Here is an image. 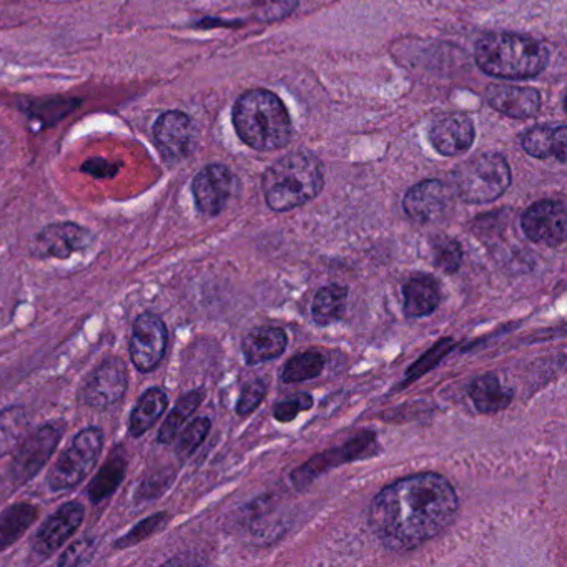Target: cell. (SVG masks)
I'll use <instances>...</instances> for the list:
<instances>
[{"label":"cell","instance_id":"obj_26","mask_svg":"<svg viewBox=\"0 0 567 567\" xmlns=\"http://www.w3.org/2000/svg\"><path fill=\"white\" fill-rule=\"evenodd\" d=\"M348 288L343 285H327L317 293L311 306V315L318 325L333 324L340 320L347 306Z\"/></svg>","mask_w":567,"mask_h":567},{"label":"cell","instance_id":"obj_8","mask_svg":"<svg viewBox=\"0 0 567 567\" xmlns=\"http://www.w3.org/2000/svg\"><path fill=\"white\" fill-rule=\"evenodd\" d=\"M169 331L157 315L144 314L135 320L131 338V358L140 373L154 372L166 354Z\"/></svg>","mask_w":567,"mask_h":567},{"label":"cell","instance_id":"obj_7","mask_svg":"<svg viewBox=\"0 0 567 567\" xmlns=\"http://www.w3.org/2000/svg\"><path fill=\"white\" fill-rule=\"evenodd\" d=\"M64 424L48 423L38 428L37 431L25 436L24 441L19 444L18 453L11 464V478L15 485H25V483L34 479L52 454L56 453L63 440Z\"/></svg>","mask_w":567,"mask_h":567},{"label":"cell","instance_id":"obj_12","mask_svg":"<svg viewBox=\"0 0 567 567\" xmlns=\"http://www.w3.org/2000/svg\"><path fill=\"white\" fill-rule=\"evenodd\" d=\"M83 521V506L80 502H66L45 521L35 536L32 554L35 559L45 560L54 556L73 534Z\"/></svg>","mask_w":567,"mask_h":567},{"label":"cell","instance_id":"obj_13","mask_svg":"<svg viewBox=\"0 0 567 567\" xmlns=\"http://www.w3.org/2000/svg\"><path fill=\"white\" fill-rule=\"evenodd\" d=\"M234 190V173L224 166L205 167L192 183L196 208L206 217L222 214L230 202Z\"/></svg>","mask_w":567,"mask_h":567},{"label":"cell","instance_id":"obj_3","mask_svg":"<svg viewBox=\"0 0 567 567\" xmlns=\"http://www.w3.org/2000/svg\"><path fill=\"white\" fill-rule=\"evenodd\" d=\"M325 185L324 163L311 151H293L267 170L263 193L275 212H288L318 196Z\"/></svg>","mask_w":567,"mask_h":567},{"label":"cell","instance_id":"obj_1","mask_svg":"<svg viewBox=\"0 0 567 567\" xmlns=\"http://www.w3.org/2000/svg\"><path fill=\"white\" fill-rule=\"evenodd\" d=\"M457 509L456 491L446 478L434 473L408 476L373 499L370 528L386 549L405 553L443 533Z\"/></svg>","mask_w":567,"mask_h":567},{"label":"cell","instance_id":"obj_37","mask_svg":"<svg viewBox=\"0 0 567 567\" xmlns=\"http://www.w3.org/2000/svg\"><path fill=\"white\" fill-rule=\"evenodd\" d=\"M83 170L86 172L92 173L93 177H112L115 172H117V166H111V163L105 162V160H89V163L83 166Z\"/></svg>","mask_w":567,"mask_h":567},{"label":"cell","instance_id":"obj_19","mask_svg":"<svg viewBox=\"0 0 567 567\" xmlns=\"http://www.w3.org/2000/svg\"><path fill=\"white\" fill-rule=\"evenodd\" d=\"M405 314L409 318L428 317L441 302L440 283L431 276H417L402 288Z\"/></svg>","mask_w":567,"mask_h":567},{"label":"cell","instance_id":"obj_5","mask_svg":"<svg viewBox=\"0 0 567 567\" xmlns=\"http://www.w3.org/2000/svg\"><path fill=\"white\" fill-rule=\"evenodd\" d=\"M511 185V169L498 154L476 155L453 172L454 193L463 202L491 203Z\"/></svg>","mask_w":567,"mask_h":567},{"label":"cell","instance_id":"obj_27","mask_svg":"<svg viewBox=\"0 0 567 567\" xmlns=\"http://www.w3.org/2000/svg\"><path fill=\"white\" fill-rule=\"evenodd\" d=\"M202 401L203 392H190L186 393L185 396H182V398L179 399V402H177L175 408H173V411L170 412L166 423L160 428L157 441L162 444L172 443V441L179 436L180 430H182L186 420H189L193 412L196 411V408L202 405Z\"/></svg>","mask_w":567,"mask_h":567},{"label":"cell","instance_id":"obj_32","mask_svg":"<svg viewBox=\"0 0 567 567\" xmlns=\"http://www.w3.org/2000/svg\"><path fill=\"white\" fill-rule=\"evenodd\" d=\"M311 406H314V398L308 393H296L292 398L283 399L275 406L273 417L280 423H290L298 417L299 412L308 411Z\"/></svg>","mask_w":567,"mask_h":567},{"label":"cell","instance_id":"obj_6","mask_svg":"<svg viewBox=\"0 0 567 567\" xmlns=\"http://www.w3.org/2000/svg\"><path fill=\"white\" fill-rule=\"evenodd\" d=\"M102 447L103 431L100 428L80 431L48 473V488L52 491H66L79 486L95 468Z\"/></svg>","mask_w":567,"mask_h":567},{"label":"cell","instance_id":"obj_11","mask_svg":"<svg viewBox=\"0 0 567 567\" xmlns=\"http://www.w3.org/2000/svg\"><path fill=\"white\" fill-rule=\"evenodd\" d=\"M521 227L534 243L559 247L566 240V205L557 200H541L524 212Z\"/></svg>","mask_w":567,"mask_h":567},{"label":"cell","instance_id":"obj_15","mask_svg":"<svg viewBox=\"0 0 567 567\" xmlns=\"http://www.w3.org/2000/svg\"><path fill=\"white\" fill-rule=\"evenodd\" d=\"M154 137L163 157L180 160L192 150L195 128L189 115L179 111L166 112L154 125Z\"/></svg>","mask_w":567,"mask_h":567},{"label":"cell","instance_id":"obj_10","mask_svg":"<svg viewBox=\"0 0 567 567\" xmlns=\"http://www.w3.org/2000/svg\"><path fill=\"white\" fill-rule=\"evenodd\" d=\"M453 192L440 180H424L405 195L402 208L417 224H438L453 211Z\"/></svg>","mask_w":567,"mask_h":567},{"label":"cell","instance_id":"obj_21","mask_svg":"<svg viewBox=\"0 0 567 567\" xmlns=\"http://www.w3.org/2000/svg\"><path fill=\"white\" fill-rule=\"evenodd\" d=\"M169 408V396L163 389L150 388L138 398L134 411H132L131 424L128 431L132 436L140 438L154 427L163 411Z\"/></svg>","mask_w":567,"mask_h":567},{"label":"cell","instance_id":"obj_36","mask_svg":"<svg viewBox=\"0 0 567 567\" xmlns=\"http://www.w3.org/2000/svg\"><path fill=\"white\" fill-rule=\"evenodd\" d=\"M92 551V540L79 541V543H73L72 546L63 554V557L57 560V564H59V566H79V564L89 563Z\"/></svg>","mask_w":567,"mask_h":567},{"label":"cell","instance_id":"obj_18","mask_svg":"<svg viewBox=\"0 0 567 567\" xmlns=\"http://www.w3.org/2000/svg\"><path fill=\"white\" fill-rule=\"evenodd\" d=\"M286 344H288V337L282 328H254L243 338L241 351L247 365L254 366L282 356Z\"/></svg>","mask_w":567,"mask_h":567},{"label":"cell","instance_id":"obj_23","mask_svg":"<svg viewBox=\"0 0 567 567\" xmlns=\"http://www.w3.org/2000/svg\"><path fill=\"white\" fill-rule=\"evenodd\" d=\"M38 509L29 502H19L0 514V551L18 543L25 531L37 521Z\"/></svg>","mask_w":567,"mask_h":567},{"label":"cell","instance_id":"obj_2","mask_svg":"<svg viewBox=\"0 0 567 567\" xmlns=\"http://www.w3.org/2000/svg\"><path fill=\"white\" fill-rule=\"evenodd\" d=\"M234 125L238 137L254 150H279L292 138L288 111L269 90L243 93L235 103Z\"/></svg>","mask_w":567,"mask_h":567},{"label":"cell","instance_id":"obj_25","mask_svg":"<svg viewBox=\"0 0 567 567\" xmlns=\"http://www.w3.org/2000/svg\"><path fill=\"white\" fill-rule=\"evenodd\" d=\"M27 411L22 406H11L0 411V457L18 450L19 444L27 436Z\"/></svg>","mask_w":567,"mask_h":567},{"label":"cell","instance_id":"obj_34","mask_svg":"<svg viewBox=\"0 0 567 567\" xmlns=\"http://www.w3.org/2000/svg\"><path fill=\"white\" fill-rule=\"evenodd\" d=\"M298 4V0H257L254 9H257L258 21H279V19L288 15Z\"/></svg>","mask_w":567,"mask_h":567},{"label":"cell","instance_id":"obj_31","mask_svg":"<svg viewBox=\"0 0 567 567\" xmlns=\"http://www.w3.org/2000/svg\"><path fill=\"white\" fill-rule=\"evenodd\" d=\"M212 423L208 418H199L192 421L180 436L179 444H177V453L180 457H189L199 450L200 444L205 441V438L211 433Z\"/></svg>","mask_w":567,"mask_h":567},{"label":"cell","instance_id":"obj_30","mask_svg":"<svg viewBox=\"0 0 567 567\" xmlns=\"http://www.w3.org/2000/svg\"><path fill=\"white\" fill-rule=\"evenodd\" d=\"M167 521H169L167 512H157V514L150 515L147 520L140 521L137 526L132 528L121 540L115 541V549H127V547L135 546L147 537L154 536L157 531L166 526Z\"/></svg>","mask_w":567,"mask_h":567},{"label":"cell","instance_id":"obj_28","mask_svg":"<svg viewBox=\"0 0 567 567\" xmlns=\"http://www.w3.org/2000/svg\"><path fill=\"white\" fill-rule=\"evenodd\" d=\"M325 368V356L318 351H303L295 354L283 368L282 379L285 383H303L318 378Z\"/></svg>","mask_w":567,"mask_h":567},{"label":"cell","instance_id":"obj_29","mask_svg":"<svg viewBox=\"0 0 567 567\" xmlns=\"http://www.w3.org/2000/svg\"><path fill=\"white\" fill-rule=\"evenodd\" d=\"M433 263L444 273H456L463 262L461 245L453 238L436 237L431 240Z\"/></svg>","mask_w":567,"mask_h":567},{"label":"cell","instance_id":"obj_17","mask_svg":"<svg viewBox=\"0 0 567 567\" xmlns=\"http://www.w3.org/2000/svg\"><path fill=\"white\" fill-rule=\"evenodd\" d=\"M433 147L446 157L463 154L475 141V125L463 114H450L434 122L430 131Z\"/></svg>","mask_w":567,"mask_h":567},{"label":"cell","instance_id":"obj_4","mask_svg":"<svg viewBox=\"0 0 567 567\" xmlns=\"http://www.w3.org/2000/svg\"><path fill=\"white\" fill-rule=\"evenodd\" d=\"M476 63L488 76L524 80L540 76L546 69L549 54L533 38L492 32L476 45Z\"/></svg>","mask_w":567,"mask_h":567},{"label":"cell","instance_id":"obj_22","mask_svg":"<svg viewBox=\"0 0 567 567\" xmlns=\"http://www.w3.org/2000/svg\"><path fill=\"white\" fill-rule=\"evenodd\" d=\"M469 395L478 411L485 412V415L502 411L511 405L512 398H514L512 389L502 385L501 379L495 375H485L476 379Z\"/></svg>","mask_w":567,"mask_h":567},{"label":"cell","instance_id":"obj_9","mask_svg":"<svg viewBox=\"0 0 567 567\" xmlns=\"http://www.w3.org/2000/svg\"><path fill=\"white\" fill-rule=\"evenodd\" d=\"M128 375L121 358H107L97 366L82 389L83 405L107 409L117 405L127 392Z\"/></svg>","mask_w":567,"mask_h":567},{"label":"cell","instance_id":"obj_35","mask_svg":"<svg viewBox=\"0 0 567 567\" xmlns=\"http://www.w3.org/2000/svg\"><path fill=\"white\" fill-rule=\"evenodd\" d=\"M453 348V343H451V340H443L440 344H438L436 348H433V350L430 351V353L424 354L423 358H421L420 361H418L417 365L412 366L411 372H409V375H406V379H409V382H412V379H417L418 376L424 375V373L428 372V370L433 368L434 365H436L438 361L441 360V358L444 356V354L447 353V351Z\"/></svg>","mask_w":567,"mask_h":567},{"label":"cell","instance_id":"obj_33","mask_svg":"<svg viewBox=\"0 0 567 567\" xmlns=\"http://www.w3.org/2000/svg\"><path fill=\"white\" fill-rule=\"evenodd\" d=\"M267 385L263 379H254V382L248 383L243 389H241L240 399H238L237 412L240 417H248L258 405L265 399Z\"/></svg>","mask_w":567,"mask_h":567},{"label":"cell","instance_id":"obj_16","mask_svg":"<svg viewBox=\"0 0 567 567\" xmlns=\"http://www.w3.org/2000/svg\"><path fill=\"white\" fill-rule=\"evenodd\" d=\"M486 102L508 117L524 121L540 112L541 93L531 87L491 86L486 90Z\"/></svg>","mask_w":567,"mask_h":567},{"label":"cell","instance_id":"obj_14","mask_svg":"<svg viewBox=\"0 0 567 567\" xmlns=\"http://www.w3.org/2000/svg\"><path fill=\"white\" fill-rule=\"evenodd\" d=\"M93 243V235L87 228L70 222L52 224L35 238V251L42 258L67 260L77 251L87 250Z\"/></svg>","mask_w":567,"mask_h":567},{"label":"cell","instance_id":"obj_24","mask_svg":"<svg viewBox=\"0 0 567 567\" xmlns=\"http://www.w3.org/2000/svg\"><path fill=\"white\" fill-rule=\"evenodd\" d=\"M125 468H127V461H125L124 454H122V451H115L111 460L103 464L102 469L97 473L95 478L92 479L89 489H87V495H89L93 504H99V502L105 501L109 496L114 495L115 489L124 481Z\"/></svg>","mask_w":567,"mask_h":567},{"label":"cell","instance_id":"obj_20","mask_svg":"<svg viewBox=\"0 0 567 567\" xmlns=\"http://www.w3.org/2000/svg\"><path fill=\"white\" fill-rule=\"evenodd\" d=\"M567 131L564 125L559 127H534L523 137V148L534 159H547L556 157L559 162H566Z\"/></svg>","mask_w":567,"mask_h":567}]
</instances>
